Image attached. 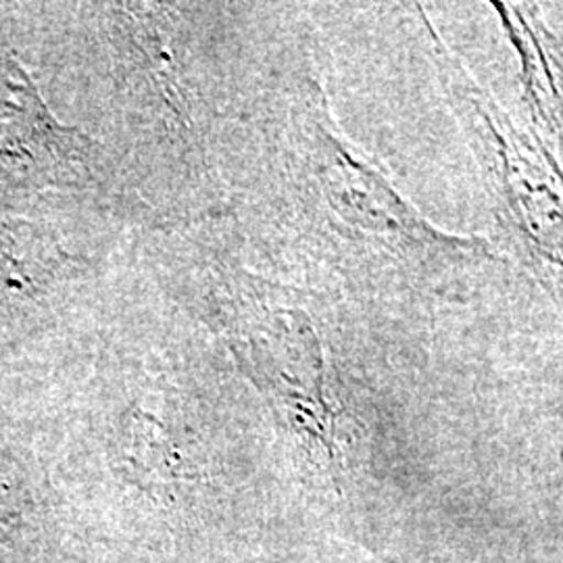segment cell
<instances>
[{"label":"cell","instance_id":"obj_1","mask_svg":"<svg viewBox=\"0 0 563 563\" xmlns=\"http://www.w3.org/2000/svg\"><path fill=\"white\" fill-rule=\"evenodd\" d=\"M437 67L474 148L495 222L514 257L563 309V169L534 130L522 128L432 30Z\"/></svg>","mask_w":563,"mask_h":563},{"label":"cell","instance_id":"obj_2","mask_svg":"<svg viewBox=\"0 0 563 563\" xmlns=\"http://www.w3.org/2000/svg\"><path fill=\"white\" fill-rule=\"evenodd\" d=\"M505 32L514 44L520 67L526 101L532 120L549 134L563 139V53L560 41L534 13L518 4H495Z\"/></svg>","mask_w":563,"mask_h":563}]
</instances>
